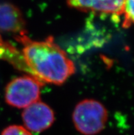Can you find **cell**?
<instances>
[{
  "instance_id": "8",
  "label": "cell",
  "mask_w": 134,
  "mask_h": 135,
  "mask_svg": "<svg viewBox=\"0 0 134 135\" xmlns=\"http://www.w3.org/2000/svg\"><path fill=\"white\" fill-rule=\"evenodd\" d=\"M122 14H124L122 27L128 28L132 25L133 21V0H126Z\"/></svg>"
},
{
  "instance_id": "5",
  "label": "cell",
  "mask_w": 134,
  "mask_h": 135,
  "mask_svg": "<svg viewBox=\"0 0 134 135\" xmlns=\"http://www.w3.org/2000/svg\"><path fill=\"white\" fill-rule=\"evenodd\" d=\"M25 26V20L18 8L9 3L0 4V31L18 36L26 34Z\"/></svg>"
},
{
  "instance_id": "2",
  "label": "cell",
  "mask_w": 134,
  "mask_h": 135,
  "mask_svg": "<svg viewBox=\"0 0 134 135\" xmlns=\"http://www.w3.org/2000/svg\"><path fill=\"white\" fill-rule=\"evenodd\" d=\"M75 128L84 135H95L105 128L107 111L100 102L85 99L75 107L73 115Z\"/></svg>"
},
{
  "instance_id": "6",
  "label": "cell",
  "mask_w": 134,
  "mask_h": 135,
  "mask_svg": "<svg viewBox=\"0 0 134 135\" xmlns=\"http://www.w3.org/2000/svg\"><path fill=\"white\" fill-rule=\"evenodd\" d=\"M126 0H68L71 7L103 14L119 15L123 12Z\"/></svg>"
},
{
  "instance_id": "1",
  "label": "cell",
  "mask_w": 134,
  "mask_h": 135,
  "mask_svg": "<svg viewBox=\"0 0 134 135\" xmlns=\"http://www.w3.org/2000/svg\"><path fill=\"white\" fill-rule=\"evenodd\" d=\"M16 39L22 45V54L30 75L43 83L63 84L75 72L73 61L53 38L43 41L30 39L26 34Z\"/></svg>"
},
{
  "instance_id": "7",
  "label": "cell",
  "mask_w": 134,
  "mask_h": 135,
  "mask_svg": "<svg viewBox=\"0 0 134 135\" xmlns=\"http://www.w3.org/2000/svg\"><path fill=\"white\" fill-rule=\"evenodd\" d=\"M0 60H3L12 64L16 69L29 74L23 56L13 45L3 41L0 36Z\"/></svg>"
},
{
  "instance_id": "3",
  "label": "cell",
  "mask_w": 134,
  "mask_h": 135,
  "mask_svg": "<svg viewBox=\"0 0 134 135\" xmlns=\"http://www.w3.org/2000/svg\"><path fill=\"white\" fill-rule=\"evenodd\" d=\"M42 84L43 83L31 75L14 79L6 89V101L16 108H27L38 101Z\"/></svg>"
},
{
  "instance_id": "9",
  "label": "cell",
  "mask_w": 134,
  "mask_h": 135,
  "mask_svg": "<svg viewBox=\"0 0 134 135\" xmlns=\"http://www.w3.org/2000/svg\"><path fill=\"white\" fill-rule=\"evenodd\" d=\"M2 135H32L25 128L21 126H10L2 132Z\"/></svg>"
},
{
  "instance_id": "4",
  "label": "cell",
  "mask_w": 134,
  "mask_h": 135,
  "mask_svg": "<svg viewBox=\"0 0 134 135\" xmlns=\"http://www.w3.org/2000/svg\"><path fill=\"white\" fill-rule=\"evenodd\" d=\"M22 117L26 128L34 132L47 130L54 122V113L52 109L40 101L25 108Z\"/></svg>"
}]
</instances>
